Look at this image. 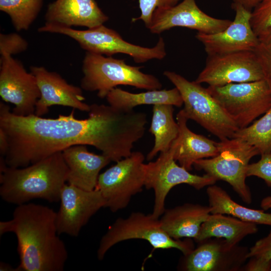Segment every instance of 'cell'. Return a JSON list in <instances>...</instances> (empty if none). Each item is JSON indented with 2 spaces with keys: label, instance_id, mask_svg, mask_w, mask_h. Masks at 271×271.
Masks as SVG:
<instances>
[{
  "label": "cell",
  "instance_id": "obj_1",
  "mask_svg": "<svg viewBox=\"0 0 271 271\" xmlns=\"http://www.w3.org/2000/svg\"><path fill=\"white\" fill-rule=\"evenodd\" d=\"M0 129L8 144L5 162L13 168L28 166L79 145L93 146L116 162L131 154L134 144L144 133L139 112L97 103L90 105L87 118L80 119L75 117L74 109L56 118L35 114L18 116L1 102Z\"/></svg>",
  "mask_w": 271,
  "mask_h": 271
},
{
  "label": "cell",
  "instance_id": "obj_2",
  "mask_svg": "<svg viewBox=\"0 0 271 271\" xmlns=\"http://www.w3.org/2000/svg\"><path fill=\"white\" fill-rule=\"evenodd\" d=\"M57 212L34 203L17 205L12 219L0 222V235L15 234L20 263L17 271H62L68 253L58 236Z\"/></svg>",
  "mask_w": 271,
  "mask_h": 271
},
{
  "label": "cell",
  "instance_id": "obj_3",
  "mask_svg": "<svg viewBox=\"0 0 271 271\" xmlns=\"http://www.w3.org/2000/svg\"><path fill=\"white\" fill-rule=\"evenodd\" d=\"M68 174L62 152L21 168L8 166L1 156L0 196L6 202L17 205L34 199L57 202Z\"/></svg>",
  "mask_w": 271,
  "mask_h": 271
},
{
  "label": "cell",
  "instance_id": "obj_4",
  "mask_svg": "<svg viewBox=\"0 0 271 271\" xmlns=\"http://www.w3.org/2000/svg\"><path fill=\"white\" fill-rule=\"evenodd\" d=\"M142 67L128 65L124 59L86 52L80 87L85 91H96L100 98H105L111 90L120 85L147 90L161 89L160 80L142 72Z\"/></svg>",
  "mask_w": 271,
  "mask_h": 271
},
{
  "label": "cell",
  "instance_id": "obj_5",
  "mask_svg": "<svg viewBox=\"0 0 271 271\" xmlns=\"http://www.w3.org/2000/svg\"><path fill=\"white\" fill-rule=\"evenodd\" d=\"M41 33H51L67 36L76 41L86 52L106 56L121 53L130 56L137 63L152 59L162 60L167 55L165 43L160 37L157 44L148 48L125 41L116 31L101 25L85 30L44 24L38 29Z\"/></svg>",
  "mask_w": 271,
  "mask_h": 271
},
{
  "label": "cell",
  "instance_id": "obj_6",
  "mask_svg": "<svg viewBox=\"0 0 271 271\" xmlns=\"http://www.w3.org/2000/svg\"><path fill=\"white\" fill-rule=\"evenodd\" d=\"M163 74L179 91L188 119L194 120L220 141L233 138L239 128L207 88L173 71H165Z\"/></svg>",
  "mask_w": 271,
  "mask_h": 271
},
{
  "label": "cell",
  "instance_id": "obj_7",
  "mask_svg": "<svg viewBox=\"0 0 271 271\" xmlns=\"http://www.w3.org/2000/svg\"><path fill=\"white\" fill-rule=\"evenodd\" d=\"M132 239L147 241L155 249H177L185 256L194 249L192 241L175 239L169 236L162 229L159 218L152 214L136 212L126 218H118L110 226L100 241L97 251L98 259H103L116 244Z\"/></svg>",
  "mask_w": 271,
  "mask_h": 271
},
{
  "label": "cell",
  "instance_id": "obj_8",
  "mask_svg": "<svg viewBox=\"0 0 271 271\" xmlns=\"http://www.w3.org/2000/svg\"><path fill=\"white\" fill-rule=\"evenodd\" d=\"M219 154L209 159L197 160L193 166L203 170L217 181L229 184L243 202L250 204L251 195L245 179L250 160L260 155L258 149L238 138L226 139L219 142Z\"/></svg>",
  "mask_w": 271,
  "mask_h": 271
},
{
  "label": "cell",
  "instance_id": "obj_9",
  "mask_svg": "<svg viewBox=\"0 0 271 271\" xmlns=\"http://www.w3.org/2000/svg\"><path fill=\"white\" fill-rule=\"evenodd\" d=\"M207 89L239 129L248 126L271 107V90L263 79L208 86Z\"/></svg>",
  "mask_w": 271,
  "mask_h": 271
},
{
  "label": "cell",
  "instance_id": "obj_10",
  "mask_svg": "<svg viewBox=\"0 0 271 271\" xmlns=\"http://www.w3.org/2000/svg\"><path fill=\"white\" fill-rule=\"evenodd\" d=\"M145 156L139 151L116 162L99 174L96 188L105 200V207L116 212L127 206L131 197L145 187Z\"/></svg>",
  "mask_w": 271,
  "mask_h": 271
},
{
  "label": "cell",
  "instance_id": "obj_11",
  "mask_svg": "<svg viewBox=\"0 0 271 271\" xmlns=\"http://www.w3.org/2000/svg\"><path fill=\"white\" fill-rule=\"evenodd\" d=\"M173 143L167 151L160 153L154 162L145 164V187L152 189L155 199L152 215L156 218L164 213L165 202L170 191L175 186L186 184L197 190L214 185L217 180L206 174L199 176L190 173L189 171L176 164L174 157Z\"/></svg>",
  "mask_w": 271,
  "mask_h": 271
},
{
  "label": "cell",
  "instance_id": "obj_12",
  "mask_svg": "<svg viewBox=\"0 0 271 271\" xmlns=\"http://www.w3.org/2000/svg\"><path fill=\"white\" fill-rule=\"evenodd\" d=\"M0 96L15 105L14 114L22 116L35 114L41 96L36 78L12 56L0 57Z\"/></svg>",
  "mask_w": 271,
  "mask_h": 271
},
{
  "label": "cell",
  "instance_id": "obj_13",
  "mask_svg": "<svg viewBox=\"0 0 271 271\" xmlns=\"http://www.w3.org/2000/svg\"><path fill=\"white\" fill-rule=\"evenodd\" d=\"M253 51H241L208 56L204 68L195 81L209 86L263 80Z\"/></svg>",
  "mask_w": 271,
  "mask_h": 271
},
{
  "label": "cell",
  "instance_id": "obj_14",
  "mask_svg": "<svg viewBox=\"0 0 271 271\" xmlns=\"http://www.w3.org/2000/svg\"><path fill=\"white\" fill-rule=\"evenodd\" d=\"M60 202L56 215L58 233L73 237L79 235L90 218L105 204L97 189L87 191L69 184L62 188Z\"/></svg>",
  "mask_w": 271,
  "mask_h": 271
},
{
  "label": "cell",
  "instance_id": "obj_15",
  "mask_svg": "<svg viewBox=\"0 0 271 271\" xmlns=\"http://www.w3.org/2000/svg\"><path fill=\"white\" fill-rule=\"evenodd\" d=\"M231 22L208 15L198 7L195 0H183L173 7L156 9L147 28L155 34L177 27L214 34L225 29Z\"/></svg>",
  "mask_w": 271,
  "mask_h": 271
},
{
  "label": "cell",
  "instance_id": "obj_16",
  "mask_svg": "<svg viewBox=\"0 0 271 271\" xmlns=\"http://www.w3.org/2000/svg\"><path fill=\"white\" fill-rule=\"evenodd\" d=\"M235 17L224 30L214 34L198 32L196 38L203 45L208 56L253 51L258 38L250 23L251 11L239 5H232Z\"/></svg>",
  "mask_w": 271,
  "mask_h": 271
},
{
  "label": "cell",
  "instance_id": "obj_17",
  "mask_svg": "<svg viewBox=\"0 0 271 271\" xmlns=\"http://www.w3.org/2000/svg\"><path fill=\"white\" fill-rule=\"evenodd\" d=\"M186 255L188 271L240 270L247 259L248 249L231 244L222 238H208Z\"/></svg>",
  "mask_w": 271,
  "mask_h": 271
},
{
  "label": "cell",
  "instance_id": "obj_18",
  "mask_svg": "<svg viewBox=\"0 0 271 271\" xmlns=\"http://www.w3.org/2000/svg\"><path fill=\"white\" fill-rule=\"evenodd\" d=\"M30 70L36 78L41 94L36 105V115L45 114L52 105L89 111L90 105L83 102L85 98L81 87L69 84L59 74L49 71L43 66H32Z\"/></svg>",
  "mask_w": 271,
  "mask_h": 271
},
{
  "label": "cell",
  "instance_id": "obj_19",
  "mask_svg": "<svg viewBox=\"0 0 271 271\" xmlns=\"http://www.w3.org/2000/svg\"><path fill=\"white\" fill-rule=\"evenodd\" d=\"M109 17L95 0H55L45 15V24L72 28H94L103 25Z\"/></svg>",
  "mask_w": 271,
  "mask_h": 271
},
{
  "label": "cell",
  "instance_id": "obj_20",
  "mask_svg": "<svg viewBox=\"0 0 271 271\" xmlns=\"http://www.w3.org/2000/svg\"><path fill=\"white\" fill-rule=\"evenodd\" d=\"M62 154L68 168V184L87 191L96 188L100 171L111 162L102 154L90 152L86 145L71 146Z\"/></svg>",
  "mask_w": 271,
  "mask_h": 271
},
{
  "label": "cell",
  "instance_id": "obj_21",
  "mask_svg": "<svg viewBox=\"0 0 271 271\" xmlns=\"http://www.w3.org/2000/svg\"><path fill=\"white\" fill-rule=\"evenodd\" d=\"M179 133L174 142V157L180 166L191 171L195 161L213 158L219 154V142L193 132L187 125L188 118L182 109L177 114Z\"/></svg>",
  "mask_w": 271,
  "mask_h": 271
},
{
  "label": "cell",
  "instance_id": "obj_22",
  "mask_svg": "<svg viewBox=\"0 0 271 271\" xmlns=\"http://www.w3.org/2000/svg\"><path fill=\"white\" fill-rule=\"evenodd\" d=\"M211 214L209 206L186 203L165 210L160 219L161 227L175 239L192 238L195 240L203 223Z\"/></svg>",
  "mask_w": 271,
  "mask_h": 271
},
{
  "label": "cell",
  "instance_id": "obj_23",
  "mask_svg": "<svg viewBox=\"0 0 271 271\" xmlns=\"http://www.w3.org/2000/svg\"><path fill=\"white\" fill-rule=\"evenodd\" d=\"M256 225L228 215L211 213L202 224L195 240L199 243L215 237L224 238L228 243L237 245L246 236L257 232Z\"/></svg>",
  "mask_w": 271,
  "mask_h": 271
},
{
  "label": "cell",
  "instance_id": "obj_24",
  "mask_svg": "<svg viewBox=\"0 0 271 271\" xmlns=\"http://www.w3.org/2000/svg\"><path fill=\"white\" fill-rule=\"evenodd\" d=\"M109 105L124 111H130L141 105L170 104L180 107L183 104L178 89H157L133 93L115 87L111 90L105 97Z\"/></svg>",
  "mask_w": 271,
  "mask_h": 271
},
{
  "label": "cell",
  "instance_id": "obj_25",
  "mask_svg": "<svg viewBox=\"0 0 271 271\" xmlns=\"http://www.w3.org/2000/svg\"><path fill=\"white\" fill-rule=\"evenodd\" d=\"M209 206L211 214H222L241 220L271 226V213L264 210H257L243 206L231 199L222 188L212 185L207 189Z\"/></svg>",
  "mask_w": 271,
  "mask_h": 271
},
{
  "label": "cell",
  "instance_id": "obj_26",
  "mask_svg": "<svg viewBox=\"0 0 271 271\" xmlns=\"http://www.w3.org/2000/svg\"><path fill=\"white\" fill-rule=\"evenodd\" d=\"M174 111L172 105H153L149 131L154 137V145L147 156L148 161H151L158 153L168 151L178 138L179 127L174 118Z\"/></svg>",
  "mask_w": 271,
  "mask_h": 271
},
{
  "label": "cell",
  "instance_id": "obj_27",
  "mask_svg": "<svg viewBox=\"0 0 271 271\" xmlns=\"http://www.w3.org/2000/svg\"><path fill=\"white\" fill-rule=\"evenodd\" d=\"M44 0H0V10L7 14L17 31H27L34 22Z\"/></svg>",
  "mask_w": 271,
  "mask_h": 271
},
{
  "label": "cell",
  "instance_id": "obj_28",
  "mask_svg": "<svg viewBox=\"0 0 271 271\" xmlns=\"http://www.w3.org/2000/svg\"><path fill=\"white\" fill-rule=\"evenodd\" d=\"M233 138L240 139L255 147L260 155L271 153V107L251 125L237 130Z\"/></svg>",
  "mask_w": 271,
  "mask_h": 271
},
{
  "label": "cell",
  "instance_id": "obj_29",
  "mask_svg": "<svg viewBox=\"0 0 271 271\" xmlns=\"http://www.w3.org/2000/svg\"><path fill=\"white\" fill-rule=\"evenodd\" d=\"M253 52L261 70L263 80L271 90V28L257 35Z\"/></svg>",
  "mask_w": 271,
  "mask_h": 271
},
{
  "label": "cell",
  "instance_id": "obj_30",
  "mask_svg": "<svg viewBox=\"0 0 271 271\" xmlns=\"http://www.w3.org/2000/svg\"><path fill=\"white\" fill-rule=\"evenodd\" d=\"M250 23L257 36L271 28V0H261L251 11Z\"/></svg>",
  "mask_w": 271,
  "mask_h": 271
},
{
  "label": "cell",
  "instance_id": "obj_31",
  "mask_svg": "<svg viewBox=\"0 0 271 271\" xmlns=\"http://www.w3.org/2000/svg\"><path fill=\"white\" fill-rule=\"evenodd\" d=\"M28 43L19 34L16 33L0 34V55L12 56L26 51Z\"/></svg>",
  "mask_w": 271,
  "mask_h": 271
},
{
  "label": "cell",
  "instance_id": "obj_32",
  "mask_svg": "<svg viewBox=\"0 0 271 271\" xmlns=\"http://www.w3.org/2000/svg\"><path fill=\"white\" fill-rule=\"evenodd\" d=\"M180 0H138L141 15L131 19L132 22L142 20L148 28L150 24L153 13L159 8L176 6Z\"/></svg>",
  "mask_w": 271,
  "mask_h": 271
},
{
  "label": "cell",
  "instance_id": "obj_33",
  "mask_svg": "<svg viewBox=\"0 0 271 271\" xmlns=\"http://www.w3.org/2000/svg\"><path fill=\"white\" fill-rule=\"evenodd\" d=\"M246 176H256L263 179L271 189V153L261 154L258 162L249 164Z\"/></svg>",
  "mask_w": 271,
  "mask_h": 271
},
{
  "label": "cell",
  "instance_id": "obj_34",
  "mask_svg": "<svg viewBox=\"0 0 271 271\" xmlns=\"http://www.w3.org/2000/svg\"><path fill=\"white\" fill-rule=\"evenodd\" d=\"M254 256L271 259V231L249 249L247 258Z\"/></svg>",
  "mask_w": 271,
  "mask_h": 271
},
{
  "label": "cell",
  "instance_id": "obj_35",
  "mask_svg": "<svg viewBox=\"0 0 271 271\" xmlns=\"http://www.w3.org/2000/svg\"><path fill=\"white\" fill-rule=\"evenodd\" d=\"M244 264L241 270L245 271H271V259L262 257H251Z\"/></svg>",
  "mask_w": 271,
  "mask_h": 271
},
{
  "label": "cell",
  "instance_id": "obj_36",
  "mask_svg": "<svg viewBox=\"0 0 271 271\" xmlns=\"http://www.w3.org/2000/svg\"><path fill=\"white\" fill-rule=\"evenodd\" d=\"M261 0H232V5H239L247 10L251 11Z\"/></svg>",
  "mask_w": 271,
  "mask_h": 271
},
{
  "label": "cell",
  "instance_id": "obj_37",
  "mask_svg": "<svg viewBox=\"0 0 271 271\" xmlns=\"http://www.w3.org/2000/svg\"><path fill=\"white\" fill-rule=\"evenodd\" d=\"M8 144L7 138L3 130L0 129V154L5 157L8 150Z\"/></svg>",
  "mask_w": 271,
  "mask_h": 271
},
{
  "label": "cell",
  "instance_id": "obj_38",
  "mask_svg": "<svg viewBox=\"0 0 271 271\" xmlns=\"http://www.w3.org/2000/svg\"><path fill=\"white\" fill-rule=\"evenodd\" d=\"M260 207L264 210L271 209V196L265 197L262 199Z\"/></svg>",
  "mask_w": 271,
  "mask_h": 271
},
{
  "label": "cell",
  "instance_id": "obj_39",
  "mask_svg": "<svg viewBox=\"0 0 271 271\" xmlns=\"http://www.w3.org/2000/svg\"><path fill=\"white\" fill-rule=\"evenodd\" d=\"M0 270L1 271H17V267L13 268L9 264L1 262L0 263Z\"/></svg>",
  "mask_w": 271,
  "mask_h": 271
}]
</instances>
